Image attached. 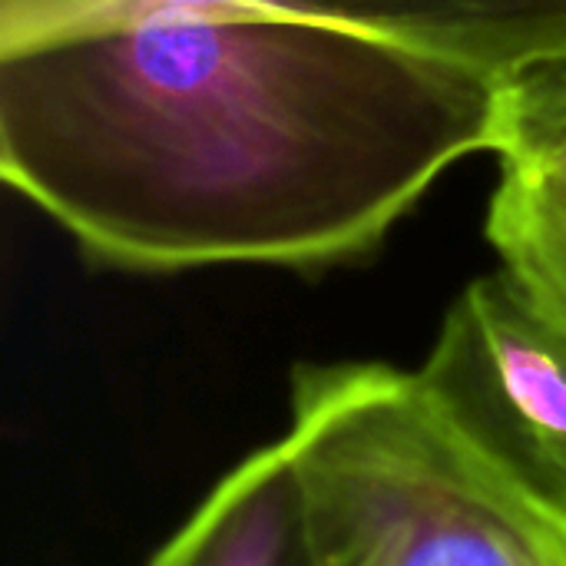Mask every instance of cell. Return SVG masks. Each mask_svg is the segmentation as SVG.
I'll return each instance as SVG.
<instances>
[{
    "label": "cell",
    "instance_id": "7",
    "mask_svg": "<svg viewBox=\"0 0 566 566\" xmlns=\"http://www.w3.org/2000/svg\"><path fill=\"white\" fill-rule=\"evenodd\" d=\"M96 0H0V43H17L60 27Z\"/></svg>",
    "mask_w": 566,
    "mask_h": 566
},
{
    "label": "cell",
    "instance_id": "5",
    "mask_svg": "<svg viewBox=\"0 0 566 566\" xmlns=\"http://www.w3.org/2000/svg\"><path fill=\"white\" fill-rule=\"evenodd\" d=\"M488 242L524 289L566 318V56L501 86Z\"/></svg>",
    "mask_w": 566,
    "mask_h": 566
},
{
    "label": "cell",
    "instance_id": "1",
    "mask_svg": "<svg viewBox=\"0 0 566 566\" xmlns=\"http://www.w3.org/2000/svg\"><path fill=\"white\" fill-rule=\"evenodd\" d=\"M497 103L345 23L143 7L0 43V176L106 269L322 272L491 149Z\"/></svg>",
    "mask_w": 566,
    "mask_h": 566
},
{
    "label": "cell",
    "instance_id": "4",
    "mask_svg": "<svg viewBox=\"0 0 566 566\" xmlns=\"http://www.w3.org/2000/svg\"><path fill=\"white\" fill-rule=\"evenodd\" d=\"M143 7L272 10L332 20L438 56L497 86L566 56V0H96L80 17Z\"/></svg>",
    "mask_w": 566,
    "mask_h": 566
},
{
    "label": "cell",
    "instance_id": "2",
    "mask_svg": "<svg viewBox=\"0 0 566 566\" xmlns=\"http://www.w3.org/2000/svg\"><path fill=\"white\" fill-rule=\"evenodd\" d=\"M308 566H566V527L494 471L418 371L302 361L279 438Z\"/></svg>",
    "mask_w": 566,
    "mask_h": 566
},
{
    "label": "cell",
    "instance_id": "6",
    "mask_svg": "<svg viewBox=\"0 0 566 566\" xmlns=\"http://www.w3.org/2000/svg\"><path fill=\"white\" fill-rule=\"evenodd\" d=\"M143 566H308L302 491L282 441L252 451Z\"/></svg>",
    "mask_w": 566,
    "mask_h": 566
},
{
    "label": "cell",
    "instance_id": "3",
    "mask_svg": "<svg viewBox=\"0 0 566 566\" xmlns=\"http://www.w3.org/2000/svg\"><path fill=\"white\" fill-rule=\"evenodd\" d=\"M461 438L566 527V318L511 272L468 282L415 368Z\"/></svg>",
    "mask_w": 566,
    "mask_h": 566
}]
</instances>
